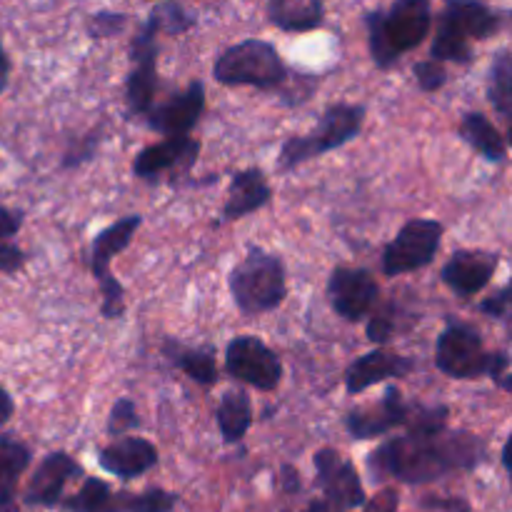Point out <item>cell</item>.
<instances>
[{
  "label": "cell",
  "mask_w": 512,
  "mask_h": 512,
  "mask_svg": "<svg viewBox=\"0 0 512 512\" xmlns=\"http://www.w3.org/2000/svg\"><path fill=\"white\" fill-rule=\"evenodd\" d=\"M98 465L120 480H135L158 465V448L138 435H125L98 450Z\"/></svg>",
  "instance_id": "ffe728a7"
},
{
  "label": "cell",
  "mask_w": 512,
  "mask_h": 512,
  "mask_svg": "<svg viewBox=\"0 0 512 512\" xmlns=\"http://www.w3.org/2000/svg\"><path fill=\"white\" fill-rule=\"evenodd\" d=\"M448 415V405H415L405 433L385 440L368 455L370 475L375 480L425 485L478 468L488 458V445L473 433L450 430Z\"/></svg>",
  "instance_id": "6da1fadb"
},
{
  "label": "cell",
  "mask_w": 512,
  "mask_h": 512,
  "mask_svg": "<svg viewBox=\"0 0 512 512\" xmlns=\"http://www.w3.org/2000/svg\"><path fill=\"white\" fill-rule=\"evenodd\" d=\"M213 78L230 88L250 85L258 90H278L288 85L290 70L273 43L245 38L240 43L228 45L215 58Z\"/></svg>",
  "instance_id": "52a82bcc"
},
{
  "label": "cell",
  "mask_w": 512,
  "mask_h": 512,
  "mask_svg": "<svg viewBox=\"0 0 512 512\" xmlns=\"http://www.w3.org/2000/svg\"><path fill=\"white\" fill-rule=\"evenodd\" d=\"M413 413L415 405L405 403L403 393L395 385H390L375 405L350 410L345 415V430L353 440H375L393 433L395 428H408Z\"/></svg>",
  "instance_id": "5bb4252c"
},
{
  "label": "cell",
  "mask_w": 512,
  "mask_h": 512,
  "mask_svg": "<svg viewBox=\"0 0 512 512\" xmlns=\"http://www.w3.org/2000/svg\"><path fill=\"white\" fill-rule=\"evenodd\" d=\"M110 495H113V488L105 480L85 478L78 493L65 498L60 508L65 512H105Z\"/></svg>",
  "instance_id": "f1b7e54d"
},
{
  "label": "cell",
  "mask_w": 512,
  "mask_h": 512,
  "mask_svg": "<svg viewBox=\"0 0 512 512\" xmlns=\"http://www.w3.org/2000/svg\"><path fill=\"white\" fill-rule=\"evenodd\" d=\"M365 105L358 103H333L323 110L318 125L305 135H290L283 145L275 165L278 173H293L308 160L320 158V155L338 150L355 140L363 130L365 123Z\"/></svg>",
  "instance_id": "277c9868"
},
{
  "label": "cell",
  "mask_w": 512,
  "mask_h": 512,
  "mask_svg": "<svg viewBox=\"0 0 512 512\" xmlns=\"http://www.w3.org/2000/svg\"><path fill=\"white\" fill-rule=\"evenodd\" d=\"M125 25H128V15L115 13V10H100L88 18V35L93 40H105L115 38L118 33H123Z\"/></svg>",
  "instance_id": "4dcf8cb0"
},
{
  "label": "cell",
  "mask_w": 512,
  "mask_h": 512,
  "mask_svg": "<svg viewBox=\"0 0 512 512\" xmlns=\"http://www.w3.org/2000/svg\"><path fill=\"white\" fill-rule=\"evenodd\" d=\"M480 313L493 320H500V323L512 325V278L505 288H500L498 293H493L488 300L480 303Z\"/></svg>",
  "instance_id": "836d02e7"
},
{
  "label": "cell",
  "mask_w": 512,
  "mask_h": 512,
  "mask_svg": "<svg viewBox=\"0 0 512 512\" xmlns=\"http://www.w3.org/2000/svg\"><path fill=\"white\" fill-rule=\"evenodd\" d=\"M150 10H153L155 18H158L160 33L165 35H183L198 23V18H195L188 8H183V5L178 3H160V5H153Z\"/></svg>",
  "instance_id": "f546056e"
},
{
  "label": "cell",
  "mask_w": 512,
  "mask_h": 512,
  "mask_svg": "<svg viewBox=\"0 0 512 512\" xmlns=\"http://www.w3.org/2000/svg\"><path fill=\"white\" fill-rule=\"evenodd\" d=\"M33 463V450L15 433H0V512H15L18 485Z\"/></svg>",
  "instance_id": "7402d4cb"
},
{
  "label": "cell",
  "mask_w": 512,
  "mask_h": 512,
  "mask_svg": "<svg viewBox=\"0 0 512 512\" xmlns=\"http://www.w3.org/2000/svg\"><path fill=\"white\" fill-rule=\"evenodd\" d=\"M205 110V83L203 80H193L188 88L175 93L165 103L155 105L145 120L148 128L155 130L163 138H188L190 130L200 123Z\"/></svg>",
  "instance_id": "9a60e30c"
},
{
  "label": "cell",
  "mask_w": 512,
  "mask_h": 512,
  "mask_svg": "<svg viewBox=\"0 0 512 512\" xmlns=\"http://www.w3.org/2000/svg\"><path fill=\"white\" fill-rule=\"evenodd\" d=\"M315 473H318V488L323 490V500L338 512L358 510L368 503L363 480L358 470L338 450L323 448L313 458Z\"/></svg>",
  "instance_id": "7c38bea8"
},
{
  "label": "cell",
  "mask_w": 512,
  "mask_h": 512,
  "mask_svg": "<svg viewBox=\"0 0 512 512\" xmlns=\"http://www.w3.org/2000/svg\"><path fill=\"white\" fill-rule=\"evenodd\" d=\"M265 15L285 33H308L325 23V5L320 0H270Z\"/></svg>",
  "instance_id": "cb8c5ba5"
},
{
  "label": "cell",
  "mask_w": 512,
  "mask_h": 512,
  "mask_svg": "<svg viewBox=\"0 0 512 512\" xmlns=\"http://www.w3.org/2000/svg\"><path fill=\"white\" fill-rule=\"evenodd\" d=\"M503 465H505V470H508L510 485H512V433H510V438L505 440V445H503Z\"/></svg>",
  "instance_id": "b9f144b4"
},
{
  "label": "cell",
  "mask_w": 512,
  "mask_h": 512,
  "mask_svg": "<svg viewBox=\"0 0 512 512\" xmlns=\"http://www.w3.org/2000/svg\"><path fill=\"white\" fill-rule=\"evenodd\" d=\"M505 125H508V138L505 140H508V148H512V110L505 115Z\"/></svg>",
  "instance_id": "f6af8a7d"
},
{
  "label": "cell",
  "mask_w": 512,
  "mask_h": 512,
  "mask_svg": "<svg viewBox=\"0 0 512 512\" xmlns=\"http://www.w3.org/2000/svg\"><path fill=\"white\" fill-rule=\"evenodd\" d=\"M140 425V418H138V408H135V403L130 398H120L115 400L113 408H110V415H108V433L113 435V438H118V435H123L128 430L138 428Z\"/></svg>",
  "instance_id": "1f68e13d"
},
{
  "label": "cell",
  "mask_w": 512,
  "mask_h": 512,
  "mask_svg": "<svg viewBox=\"0 0 512 512\" xmlns=\"http://www.w3.org/2000/svg\"><path fill=\"white\" fill-rule=\"evenodd\" d=\"M500 258L488 250H458L448 258L440 270V280L453 290L458 298H473L488 288L498 270Z\"/></svg>",
  "instance_id": "e0dca14e"
},
{
  "label": "cell",
  "mask_w": 512,
  "mask_h": 512,
  "mask_svg": "<svg viewBox=\"0 0 512 512\" xmlns=\"http://www.w3.org/2000/svg\"><path fill=\"white\" fill-rule=\"evenodd\" d=\"M10 70H13V65H10V58H8V53H5L3 43H0V93H3V90L8 88Z\"/></svg>",
  "instance_id": "60d3db41"
},
{
  "label": "cell",
  "mask_w": 512,
  "mask_h": 512,
  "mask_svg": "<svg viewBox=\"0 0 512 512\" xmlns=\"http://www.w3.org/2000/svg\"><path fill=\"white\" fill-rule=\"evenodd\" d=\"M230 295L243 315H263L278 308L288 295V275L280 255L250 248L230 270Z\"/></svg>",
  "instance_id": "8992f818"
},
{
  "label": "cell",
  "mask_w": 512,
  "mask_h": 512,
  "mask_svg": "<svg viewBox=\"0 0 512 512\" xmlns=\"http://www.w3.org/2000/svg\"><path fill=\"white\" fill-rule=\"evenodd\" d=\"M413 75L415 83H418V88L423 90V93H438V90L445 88V83H448V70H445L443 63H438V60L433 58L415 63Z\"/></svg>",
  "instance_id": "d6a6232c"
},
{
  "label": "cell",
  "mask_w": 512,
  "mask_h": 512,
  "mask_svg": "<svg viewBox=\"0 0 512 512\" xmlns=\"http://www.w3.org/2000/svg\"><path fill=\"white\" fill-rule=\"evenodd\" d=\"M23 220L25 215L20 213V210L0 205V245L13 243V238L20 233V228H23Z\"/></svg>",
  "instance_id": "d590c367"
},
{
  "label": "cell",
  "mask_w": 512,
  "mask_h": 512,
  "mask_svg": "<svg viewBox=\"0 0 512 512\" xmlns=\"http://www.w3.org/2000/svg\"><path fill=\"white\" fill-rule=\"evenodd\" d=\"M163 353L175 368L188 375L198 385H213L218 380V363H215L213 348L203 345H185L180 340H165Z\"/></svg>",
  "instance_id": "d4e9b609"
},
{
  "label": "cell",
  "mask_w": 512,
  "mask_h": 512,
  "mask_svg": "<svg viewBox=\"0 0 512 512\" xmlns=\"http://www.w3.org/2000/svg\"><path fill=\"white\" fill-rule=\"evenodd\" d=\"M80 475H83V468L73 455L63 453V450L48 453L35 468L33 478L23 493V503L28 508H60L65 500V485Z\"/></svg>",
  "instance_id": "2e32d148"
},
{
  "label": "cell",
  "mask_w": 512,
  "mask_h": 512,
  "mask_svg": "<svg viewBox=\"0 0 512 512\" xmlns=\"http://www.w3.org/2000/svg\"><path fill=\"white\" fill-rule=\"evenodd\" d=\"M158 35L160 23L150 10L130 43V73L125 83V100L133 115H148L155 108L158 88Z\"/></svg>",
  "instance_id": "30bf717a"
},
{
  "label": "cell",
  "mask_w": 512,
  "mask_h": 512,
  "mask_svg": "<svg viewBox=\"0 0 512 512\" xmlns=\"http://www.w3.org/2000/svg\"><path fill=\"white\" fill-rule=\"evenodd\" d=\"M365 333H368V340H373L375 345H385L390 343V338H393L395 323L388 318V315H375V318L368 323V328H365Z\"/></svg>",
  "instance_id": "8d00e7d4"
},
{
  "label": "cell",
  "mask_w": 512,
  "mask_h": 512,
  "mask_svg": "<svg viewBox=\"0 0 512 512\" xmlns=\"http://www.w3.org/2000/svg\"><path fill=\"white\" fill-rule=\"evenodd\" d=\"M328 298L335 313L348 323H360L370 315L380 298L378 280L365 268H338L330 273L328 280Z\"/></svg>",
  "instance_id": "4fadbf2b"
},
{
  "label": "cell",
  "mask_w": 512,
  "mask_h": 512,
  "mask_svg": "<svg viewBox=\"0 0 512 512\" xmlns=\"http://www.w3.org/2000/svg\"><path fill=\"white\" fill-rule=\"evenodd\" d=\"M423 508L435 512H470V505L465 498H425Z\"/></svg>",
  "instance_id": "74e56055"
},
{
  "label": "cell",
  "mask_w": 512,
  "mask_h": 512,
  "mask_svg": "<svg viewBox=\"0 0 512 512\" xmlns=\"http://www.w3.org/2000/svg\"><path fill=\"white\" fill-rule=\"evenodd\" d=\"M498 388H500V390H508V393H512V370H510L508 375H505L503 380H500Z\"/></svg>",
  "instance_id": "ee69618b"
},
{
  "label": "cell",
  "mask_w": 512,
  "mask_h": 512,
  "mask_svg": "<svg viewBox=\"0 0 512 512\" xmlns=\"http://www.w3.org/2000/svg\"><path fill=\"white\" fill-rule=\"evenodd\" d=\"M445 228L433 218H410L383 250V273L388 278L428 268L438 255Z\"/></svg>",
  "instance_id": "9c48e42d"
},
{
  "label": "cell",
  "mask_w": 512,
  "mask_h": 512,
  "mask_svg": "<svg viewBox=\"0 0 512 512\" xmlns=\"http://www.w3.org/2000/svg\"><path fill=\"white\" fill-rule=\"evenodd\" d=\"M305 512H338L335 508H330L325 500H315V503H310L308 508H305Z\"/></svg>",
  "instance_id": "7bdbcfd3"
},
{
  "label": "cell",
  "mask_w": 512,
  "mask_h": 512,
  "mask_svg": "<svg viewBox=\"0 0 512 512\" xmlns=\"http://www.w3.org/2000/svg\"><path fill=\"white\" fill-rule=\"evenodd\" d=\"M503 28V15L478 0H450L438 20L430 58L438 63L468 65L473 60L470 40H485Z\"/></svg>",
  "instance_id": "5b68a950"
},
{
  "label": "cell",
  "mask_w": 512,
  "mask_h": 512,
  "mask_svg": "<svg viewBox=\"0 0 512 512\" xmlns=\"http://www.w3.org/2000/svg\"><path fill=\"white\" fill-rule=\"evenodd\" d=\"M143 225V215H125L115 220L108 228L100 230L90 245V273L98 283L103 303H100V315L108 320H120L125 315V290L113 275L110 265L113 260L133 243V235Z\"/></svg>",
  "instance_id": "ba28073f"
},
{
  "label": "cell",
  "mask_w": 512,
  "mask_h": 512,
  "mask_svg": "<svg viewBox=\"0 0 512 512\" xmlns=\"http://www.w3.org/2000/svg\"><path fill=\"white\" fill-rule=\"evenodd\" d=\"M13 415H15L13 395H10L8 390L0 385V428H3V425H8V420L13 418Z\"/></svg>",
  "instance_id": "ab89813d"
},
{
  "label": "cell",
  "mask_w": 512,
  "mask_h": 512,
  "mask_svg": "<svg viewBox=\"0 0 512 512\" xmlns=\"http://www.w3.org/2000/svg\"><path fill=\"white\" fill-rule=\"evenodd\" d=\"M413 370V358H405V355L375 348L370 350V353L360 355L358 360H353V363L348 365V370H345V390H348L350 395H360L368 388H373V385L385 383V380L408 378Z\"/></svg>",
  "instance_id": "ac0fdd59"
},
{
  "label": "cell",
  "mask_w": 512,
  "mask_h": 512,
  "mask_svg": "<svg viewBox=\"0 0 512 512\" xmlns=\"http://www.w3.org/2000/svg\"><path fill=\"white\" fill-rule=\"evenodd\" d=\"M435 365L443 375L453 380L490 378L495 385L510 373L508 353H488L483 345V335L470 323L445 325L435 343Z\"/></svg>",
  "instance_id": "3957f363"
},
{
  "label": "cell",
  "mask_w": 512,
  "mask_h": 512,
  "mask_svg": "<svg viewBox=\"0 0 512 512\" xmlns=\"http://www.w3.org/2000/svg\"><path fill=\"white\" fill-rule=\"evenodd\" d=\"M200 155V143L195 138H165L160 143L140 150L133 160V175L140 180H153L173 170L193 168Z\"/></svg>",
  "instance_id": "d6986e66"
},
{
  "label": "cell",
  "mask_w": 512,
  "mask_h": 512,
  "mask_svg": "<svg viewBox=\"0 0 512 512\" xmlns=\"http://www.w3.org/2000/svg\"><path fill=\"white\" fill-rule=\"evenodd\" d=\"M178 500V495L163 488H150L143 493L120 490L110 495L105 512H173L178 508Z\"/></svg>",
  "instance_id": "4316f807"
},
{
  "label": "cell",
  "mask_w": 512,
  "mask_h": 512,
  "mask_svg": "<svg viewBox=\"0 0 512 512\" xmlns=\"http://www.w3.org/2000/svg\"><path fill=\"white\" fill-rule=\"evenodd\" d=\"M488 100L498 115H508L512 110V53L498 50L490 63L488 73Z\"/></svg>",
  "instance_id": "83f0119b"
},
{
  "label": "cell",
  "mask_w": 512,
  "mask_h": 512,
  "mask_svg": "<svg viewBox=\"0 0 512 512\" xmlns=\"http://www.w3.org/2000/svg\"><path fill=\"white\" fill-rule=\"evenodd\" d=\"M300 473L298 470L293 468V465H283V468H280V488L285 490V493H298L300 490Z\"/></svg>",
  "instance_id": "f35d334b"
},
{
  "label": "cell",
  "mask_w": 512,
  "mask_h": 512,
  "mask_svg": "<svg viewBox=\"0 0 512 512\" xmlns=\"http://www.w3.org/2000/svg\"><path fill=\"white\" fill-rule=\"evenodd\" d=\"M460 138L490 163H503L508 158V140L503 138L493 120L483 113H465L458 128Z\"/></svg>",
  "instance_id": "484cf974"
},
{
  "label": "cell",
  "mask_w": 512,
  "mask_h": 512,
  "mask_svg": "<svg viewBox=\"0 0 512 512\" xmlns=\"http://www.w3.org/2000/svg\"><path fill=\"white\" fill-rule=\"evenodd\" d=\"M25 250L15 243H3L0 245V273L3 275H15L18 270L25 268Z\"/></svg>",
  "instance_id": "e575fe53"
},
{
  "label": "cell",
  "mask_w": 512,
  "mask_h": 512,
  "mask_svg": "<svg viewBox=\"0 0 512 512\" xmlns=\"http://www.w3.org/2000/svg\"><path fill=\"white\" fill-rule=\"evenodd\" d=\"M225 373L250 388L270 393L283 380V363L258 335H238L225 348Z\"/></svg>",
  "instance_id": "8fae6325"
},
{
  "label": "cell",
  "mask_w": 512,
  "mask_h": 512,
  "mask_svg": "<svg viewBox=\"0 0 512 512\" xmlns=\"http://www.w3.org/2000/svg\"><path fill=\"white\" fill-rule=\"evenodd\" d=\"M368 48L380 70H390L403 55L418 48L433 28L428 0H398L390 8H375L365 15Z\"/></svg>",
  "instance_id": "7a4b0ae2"
},
{
  "label": "cell",
  "mask_w": 512,
  "mask_h": 512,
  "mask_svg": "<svg viewBox=\"0 0 512 512\" xmlns=\"http://www.w3.org/2000/svg\"><path fill=\"white\" fill-rule=\"evenodd\" d=\"M270 198H273V188H270L263 170H240V173H235L233 180H230L228 198H225L223 210H220V220H223V223H233V220L248 218V215L265 208V205L270 203Z\"/></svg>",
  "instance_id": "44dd1931"
},
{
  "label": "cell",
  "mask_w": 512,
  "mask_h": 512,
  "mask_svg": "<svg viewBox=\"0 0 512 512\" xmlns=\"http://www.w3.org/2000/svg\"><path fill=\"white\" fill-rule=\"evenodd\" d=\"M215 420H218L220 438L228 445L240 443L253 428V400L243 388H230L220 395L218 410H215Z\"/></svg>",
  "instance_id": "603a6c76"
}]
</instances>
